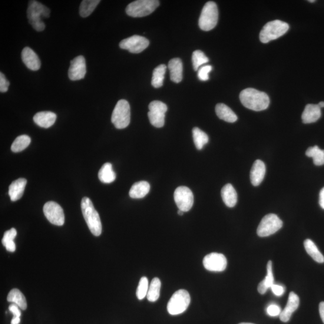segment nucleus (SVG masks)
Returning a JSON list of instances; mask_svg holds the SVG:
<instances>
[{
	"instance_id": "obj_1",
	"label": "nucleus",
	"mask_w": 324,
	"mask_h": 324,
	"mask_svg": "<svg viewBox=\"0 0 324 324\" xmlns=\"http://www.w3.org/2000/svg\"><path fill=\"white\" fill-rule=\"evenodd\" d=\"M240 99L244 107L254 111L265 110L270 105V99L266 92L252 88L241 91Z\"/></svg>"
},
{
	"instance_id": "obj_2",
	"label": "nucleus",
	"mask_w": 324,
	"mask_h": 324,
	"mask_svg": "<svg viewBox=\"0 0 324 324\" xmlns=\"http://www.w3.org/2000/svg\"><path fill=\"white\" fill-rule=\"evenodd\" d=\"M81 206L82 214L89 230L94 236H100L102 231L101 218L93 204L88 198L84 197L81 201Z\"/></svg>"
},
{
	"instance_id": "obj_3",
	"label": "nucleus",
	"mask_w": 324,
	"mask_h": 324,
	"mask_svg": "<svg viewBox=\"0 0 324 324\" xmlns=\"http://www.w3.org/2000/svg\"><path fill=\"white\" fill-rule=\"evenodd\" d=\"M50 10L47 7L37 1L29 2L27 9V18L29 24L38 31H44L45 24L42 19L48 18L50 16Z\"/></svg>"
},
{
	"instance_id": "obj_4",
	"label": "nucleus",
	"mask_w": 324,
	"mask_h": 324,
	"mask_svg": "<svg viewBox=\"0 0 324 324\" xmlns=\"http://www.w3.org/2000/svg\"><path fill=\"white\" fill-rule=\"evenodd\" d=\"M289 26L287 23L275 20L268 22L261 31L260 39L261 42L267 44L281 37L288 31Z\"/></svg>"
},
{
	"instance_id": "obj_5",
	"label": "nucleus",
	"mask_w": 324,
	"mask_h": 324,
	"mask_svg": "<svg viewBox=\"0 0 324 324\" xmlns=\"http://www.w3.org/2000/svg\"><path fill=\"white\" fill-rule=\"evenodd\" d=\"M219 19V11L217 5L213 2H208L202 10L199 19V26L202 30L208 31L216 26Z\"/></svg>"
},
{
	"instance_id": "obj_6",
	"label": "nucleus",
	"mask_w": 324,
	"mask_h": 324,
	"mask_svg": "<svg viewBox=\"0 0 324 324\" xmlns=\"http://www.w3.org/2000/svg\"><path fill=\"white\" fill-rule=\"evenodd\" d=\"M158 6L159 2L157 0H137L130 3L125 12L132 17H144L153 13Z\"/></svg>"
},
{
	"instance_id": "obj_7",
	"label": "nucleus",
	"mask_w": 324,
	"mask_h": 324,
	"mask_svg": "<svg viewBox=\"0 0 324 324\" xmlns=\"http://www.w3.org/2000/svg\"><path fill=\"white\" fill-rule=\"evenodd\" d=\"M189 293L185 289H180L175 292L169 301L167 310L172 315H180L188 308L190 303Z\"/></svg>"
},
{
	"instance_id": "obj_8",
	"label": "nucleus",
	"mask_w": 324,
	"mask_h": 324,
	"mask_svg": "<svg viewBox=\"0 0 324 324\" xmlns=\"http://www.w3.org/2000/svg\"><path fill=\"white\" fill-rule=\"evenodd\" d=\"M111 121L118 129H123L129 125L131 107L127 101L122 99L117 102L112 112Z\"/></svg>"
},
{
	"instance_id": "obj_9",
	"label": "nucleus",
	"mask_w": 324,
	"mask_h": 324,
	"mask_svg": "<svg viewBox=\"0 0 324 324\" xmlns=\"http://www.w3.org/2000/svg\"><path fill=\"white\" fill-rule=\"evenodd\" d=\"M283 226L282 221L274 214H269L263 217L257 229V236L266 237L275 234Z\"/></svg>"
},
{
	"instance_id": "obj_10",
	"label": "nucleus",
	"mask_w": 324,
	"mask_h": 324,
	"mask_svg": "<svg viewBox=\"0 0 324 324\" xmlns=\"http://www.w3.org/2000/svg\"><path fill=\"white\" fill-rule=\"evenodd\" d=\"M148 108L149 112L148 116L150 123L155 127H163L165 121V114L168 110L167 105L160 101H154L151 102Z\"/></svg>"
},
{
	"instance_id": "obj_11",
	"label": "nucleus",
	"mask_w": 324,
	"mask_h": 324,
	"mask_svg": "<svg viewBox=\"0 0 324 324\" xmlns=\"http://www.w3.org/2000/svg\"><path fill=\"white\" fill-rule=\"evenodd\" d=\"M174 200L180 210L187 212L192 208L194 197L189 188L185 186L178 187L175 190Z\"/></svg>"
},
{
	"instance_id": "obj_12",
	"label": "nucleus",
	"mask_w": 324,
	"mask_h": 324,
	"mask_svg": "<svg viewBox=\"0 0 324 324\" xmlns=\"http://www.w3.org/2000/svg\"><path fill=\"white\" fill-rule=\"evenodd\" d=\"M45 216L49 222L57 226L63 225L65 217L62 207L54 201H49L44 207Z\"/></svg>"
},
{
	"instance_id": "obj_13",
	"label": "nucleus",
	"mask_w": 324,
	"mask_h": 324,
	"mask_svg": "<svg viewBox=\"0 0 324 324\" xmlns=\"http://www.w3.org/2000/svg\"><path fill=\"white\" fill-rule=\"evenodd\" d=\"M149 44V41L147 38L143 36L135 35L121 41L120 47L134 54H138L148 48Z\"/></svg>"
},
{
	"instance_id": "obj_14",
	"label": "nucleus",
	"mask_w": 324,
	"mask_h": 324,
	"mask_svg": "<svg viewBox=\"0 0 324 324\" xmlns=\"http://www.w3.org/2000/svg\"><path fill=\"white\" fill-rule=\"evenodd\" d=\"M203 265L210 272H221L226 269L227 260L223 254L211 253L204 257Z\"/></svg>"
},
{
	"instance_id": "obj_15",
	"label": "nucleus",
	"mask_w": 324,
	"mask_h": 324,
	"mask_svg": "<svg viewBox=\"0 0 324 324\" xmlns=\"http://www.w3.org/2000/svg\"><path fill=\"white\" fill-rule=\"evenodd\" d=\"M86 72L85 59L82 55H79L71 62L68 75L72 81H79L84 78Z\"/></svg>"
},
{
	"instance_id": "obj_16",
	"label": "nucleus",
	"mask_w": 324,
	"mask_h": 324,
	"mask_svg": "<svg viewBox=\"0 0 324 324\" xmlns=\"http://www.w3.org/2000/svg\"><path fill=\"white\" fill-rule=\"evenodd\" d=\"M23 62L29 70L37 71L41 67V61L37 54L31 48L26 47L21 53Z\"/></svg>"
},
{
	"instance_id": "obj_17",
	"label": "nucleus",
	"mask_w": 324,
	"mask_h": 324,
	"mask_svg": "<svg viewBox=\"0 0 324 324\" xmlns=\"http://www.w3.org/2000/svg\"><path fill=\"white\" fill-rule=\"evenodd\" d=\"M300 304V299L298 296L294 292L290 293L288 300L285 308L281 312L280 319L283 322H288L293 313L298 309Z\"/></svg>"
},
{
	"instance_id": "obj_18",
	"label": "nucleus",
	"mask_w": 324,
	"mask_h": 324,
	"mask_svg": "<svg viewBox=\"0 0 324 324\" xmlns=\"http://www.w3.org/2000/svg\"><path fill=\"white\" fill-rule=\"evenodd\" d=\"M266 171V165L262 160H256L254 162L250 175L251 183L254 186H259L262 183Z\"/></svg>"
},
{
	"instance_id": "obj_19",
	"label": "nucleus",
	"mask_w": 324,
	"mask_h": 324,
	"mask_svg": "<svg viewBox=\"0 0 324 324\" xmlns=\"http://www.w3.org/2000/svg\"><path fill=\"white\" fill-rule=\"evenodd\" d=\"M321 117V108L318 105L308 104L306 106L302 118L304 123H315Z\"/></svg>"
},
{
	"instance_id": "obj_20",
	"label": "nucleus",
	"mask_w": 324,
	"mask_h": 324,
	"mask_svg": "<svg viewBox=\"0 0 324 324\" xmlns=\"http://www.w3.org/2000/svg\"><path fill=\"white\" fill-rule=\"evenodd\" d=\"M56 120L57 115L54 112L49 111L39 112L33 117V120L36 124L46 128L51 127Z\"/></svg>"
},
{
	"instance_id": "obj_21",
	"label": "nucleus",
	"mask_w": 324,
	"mask_h": 324,
	"mask_svg": "<svg viewBox=\"0 0 324 324\" xmlns=\"http://www.w3.org/2000/svg\"><path fill=\"white\" fill-rule=\"evenodd\" d=\"M26 181L25 178H19L12 182L9 187V195L12 201H16L21 199L26 186Z\"/></svg>"
},
{
	"instance_id": "obj_22",
	"label": "nucleus",
	"mask_w": 324,
	"mask_h": 324,
	"mask_svg": "<svg viewBox=\"0 0 324 324\" xmlns=\"http://www.w3.org/2000/svg\"><path fill=\"white\" fill-rule=\"evenodd\" d=\"M168 69L170 71L172 81L175 83H180L183 79V63L180 58L171 59L168 63Z\"/></svg>"
},
{
	"instance_id": "obj_23",
	"label": "nucleus",
	"mask_w": 324,
	"mask_h": 324,
	"mask_svg": "<svg viewBox=\"0 0 324 324\" xmlns=\"http://www.w3.org/2000/svg\"><path fill=\"white\" fill-rule=\"evenodd\" d=\"M221 198L228 207L233 208L236 206L237 203L238 196L237 191L232 184H227L221 191Z\"/></svg>"
},
{
	"instance_id": "obj_24",
	"label": "nucleus",
	"mask_w": 324,
	"mask_h": 324,
	"mask_svg": "<svg viewBox=\"0 0 324 324\" xmlns=\"http://www.w3.org/2000/svg\"><path fill=\"white\" fill-rule=\"evenodd\" d=\"M150 185L147 181L137 182L132 186L129 191V196L133 199H141L149 193Z\"/></svg>"
},
{
	"instance_id": "obj_25",
	"label": "nucleus",
	"mask_w": 324,
	"mask_h": 324,
	"mask_svg": "<svg viewBox=\"0 0 324 324\" xmlns=\"http://www.w3.org/2000/svg\"><path fill=\"white\" fill-rule=\"evenodd\" d=\"M217 117L228 123H234L237 120L238 117L234 112L227 105L219 104L216 105V109Z\"/></svg>"
},
{
	"instance_id": "obj_26",
	"label": "nucleus",
	"mask_w": 324,
	"mask_h": 324,
	"mask_svg": "<svg viewBox=\"0 0 324 324\" xmlns=\"http://www.w3.org/2000/svg\"><path fill=\"white\" fill-rule=\"evenodd\" d=\"M99 180L105 184L111 183L116 178V174L114 173L112 165L110 163H106L99 172Z\"/></svg>"
},
{
	"instance_id": "obj_27",
	"label": "nucleus",
	"mask_w": 324,
	"mask_h": 324,
	"mask_svg": "<svg viewBox=\"0 0 324 324\" xmlns=\"http://www.w3.org/2000/svg\"><path fill=\"white\" fill-rule=\"evenodd\" d=\"M8 302L17 305L20 309L22 310H26L27 308V303L25 297L20 290L18 289H13L8 294Z\"/></svg>"
},
{
	"instance_id": "obj_28",
	"label": "nucleus",
	"mask_w": 324,
	"mask_h": 324,
	"mask_svg": "<svg viewBox=\"0 0 324 324\" xmlns=\"http://www.w3.org/2000/svg\"><path fill=\"white\" fill-rule=\"evenodd\" d=\"M304 246L307 253L312 257L313 260L318 263H324V256L320 252L316 244L311 240L307 239L304 242Z\"/></svg>"
},
{
	"instance_id": "obj_29",
	"label": "nucleus",
	"mask_w": 324,
	"mask_h": 324,
	"mask_svg": "<svg viewBox=\"0 0 324 324\" xmlns=\"http://www.w3.org/2000/svg\"><path fill=\"white\" fill-rule=\"evenodd\" d=\"M16 236H17V231L15 228H12V229L5 232L2 239V243L8 252H15L16 244L14 242V239Z\"/></svg>"
},
{
	"instance_id": "obj_30",
	"label": "nucleus",
	"mask_w": 324,
	"mask_h": 324,
	"mask_svg": "<svg viewBox=\"0 0 324 324\" xmlns=\"http://www.w3.org/2000/svg\"><path fill=\"white\" fill-rule=\"evenodd\" d=\"M167 66L160 64L154 69L152 77L151 84L156 88H160L163 85Z\"/></svg>"
},
{
	"instance_id": "obj_31",
	"label": "nucleus",
	"mask_w": 324,
	"mask_h": 324,
	"mask_svg": "<svg viewBox=\"0 0 324 324\" xmlns=\"http://www.w3.org/2000/svg\"><path fill=\"white\" fill-rule=\"evenodd\" d=\"M161 282L157 277L152 280L147 293V299L150 302H155L159 298Z\"/></svg>"
},
{
	"instance_id": "obj_32",
	"label": "nucleus",
	"mask_w": 324,
	"mask_h": 324,
	"mask_svg": "<svg viewBox=\"0 0 324 324\" xmlns=\"http://www.w3.org/2000/svg\"><path fill=\"white\" fill-rule=\"evenodd\" d=\"M100 0H84L79 7V14L82 18L90 16L100 3Z\"/></svg>"
},
{
	"instance_id": "obj_33",
	"label": "nucleus",
	"mask_w": 324,
	"mask_h": 324,
	"mask_svg": "<svg viewBox=\"0 0 324 324\" xmlns=\"http://www.w3.org/2000/svg\"><path fill=\"white\" fill-rule=\"evenodd\" d=\"M194 144L198 150L203 149L205 145L209 141V138L204 132L198 127H194L192 131Z\"/></svg>"
},
{
	"instance_id": "obj_34",
	"label": "nucleus",
	"mask_w": 324,
	"mask_h": 324,
	"mask_svg": "<svg viewBox=\"0 0 324 324\" xmlns=\"http://www.w3.org/2000/svg\"><path fill=\"white\" fill-rule=\"evenodd\" d=\"M307 157H312L313 163L316 166H321L324 165V150H320L318 146L311 147L306 152Z\"/></svg>"
},
{
	"instance_id": "obj_35",
	"label": "nucleus",
	"mask_w": 324,
	"mask_h": 324,
	"mask_svg": "<svg viewBox=\"0 0 324 324\" xmlns=\"http://www.w3.org/2000/svg\"><path fill=\"white\" fill-rule=\"evenodd\" d=\"M30 143L31 138L27 135H21V136L16 138L14 142H13L11 150L15 153H18V152L24 150L25 148L28 147Z\"/></svg>"
},
{
	"instance_id": "obj_36",
	"label": "nucleus",
	"mask_w": 324,
	"mask_h": 324,
	"mask_svg": "<svg viewBox=\"0 0 324 324\" xmlns=\"http://www.w3.org/2000/svg\"><path fill=\"white\" fill-rule=\"evenodd\" d=\"M209 61L206 55L203 51L197 50L193 52L192 54V63L194 70H199L202 65L207 63Z\"/></svg>"
},
{
	"instance_id": "obj_37",
	"label": "nucleus",
	"mask_w": 324,
	"mask_h": 324,
	"mask_svg": "<svg viewBox=\"0 0 324 324\" xmlns=\"http://www.w3.org/2000/svg\"><path fill=\"white\" fill-rule=\"evenodd\" d=\"M149 285L148 280L146 277H143L139 283L137 290V296L140 300H143L147 296Z\"/></svg>"
},
{
	"instance_id": "obj_38",
	"label": "nucleus",
	"mask_w": 324,
	"mask_h": 324,
	"mask_svg": "<svg viewBox=\"0 0 324 324\" xmlns=\"http://www.w3.org/2000/svg\"><path fill=\"white\" fill-rule=\"evenodd\" d=\"M213 67L210 65L204 66L198 70V77L201 81H206L209 79V73L212 71Z\"/></svg>"
},
{
	"instance_id": "obj_39",
	"label": "nucleus",
	"mask_w": 324,
	"mask_h": 324,
	"mask_svg": "<svg viewBox=\"0 0 324 324\" xmlns=\"http://www.w3.org/2000/svg\"><path fill=\"white\" fill-rule=\"evenodd\" d=\"M264 282L269 288L273 285L274 283V276L272 270V261H269L267 264V275L264 279Z\"/></svg>"
},
{
	"instance_id": "obj_40",
	"label": "nucleus",
	"mask_w": 324,
	"mask_h": 324,
	"mask_svg": "<svg viewBox=\"0 0 324 324\" xmlns=\"http://www.w3.org/2000/svg\"><path fill=\"white\" fill-rule=\"evenodd\" d=\"M267 312L268 315L270 316H277L280 315L281 309L279 306L275 305V304H272L267 307Z\"/></svg>"
},
{
	"instance_id": "obj_41",
	"label": "nucleus",
	"mask_w": 324,
	"mask_h": 324,
	"mask_svg": "<svg viewBox=\"0 0 324 324\" xmlns=\"http://www.w3.org/2000/svg\"><path fill=\"white\" fill-rule=\"evenodd\" d=\"M9 85V82L7 80L5 75L2 72L0 73V91L1 92L8 91Z\"/></svg>"
},
{
	"instance_id": "obj_42",
	"label": "nucleus",
	"mask_w": 324,
	"mask_h": 324,
	"mask_svg": "<svg viewBox=\"0 0 324 324\" xmlns=\"http://www.w3.org/2000/svg\"><path fill=\"white\" fill-rule=\"evenodd\" d=\"M9 309L13 315V318L21 319V312L20 311L19 307L17 305L12 303V305L9 306Z\"/></svg>"
},
{
	"instance_id": "obj_43",
	"label": "nucleus",
	"mask_w": 324,
	"mask_h": 324,
	"mask_svg": "<svg viewBox=\"0 0 324 324\" xmlns=\"http://www.w3.org/2000/svg\"><path fill=\"white\" fill-rule=\"evenodd\" d=\"M270 288L272 289L274 295L276 296H282L285 293V287L281 285H276V284H273Z\"/></svg>"
},
{
	"instance_id": "obj_44",
	"label": "nucleus",
	"mask_w": 324,
	"mask_h": 324,
	"mask_svg": "<svg viewBox=\"0 0 324 324\" xmlns=\"http://www.w3.org/2000/svg\"><path fill=\"white\" fill-rule=\"evenodd\" d=\"M268 289L269 287L267 286L264 280L260 283L258 286H257V290L261 294H266Z\"/></svg>"
},
{
	"instance_id": "obj_45",
	"label": "nucleus",
	"mask_w": 324,
	"mask_h": 324,
	"mask_svg": "<svg viewBox=\"0 0 324 324\" xmlns=\"http://www.w3.org/2000/svg\"><path fill=\"white\" fill-rule=\"evenodd\" d=\"M319 203L320 207L324 210V187L320 191Z\"/></svg>"
},
{
	"instance_id": "obj_46",
	"label": "nucleus",
	"mask_w": 324,
	"mask_h": 324,
	"mask_svg": "<svg viewBox=\"0 0 324 324\" xmlns=\"http://www.w3.org/2000/svg\"><path fill=\"white\" fill-rule=\"evenodd\" d=\"M319 310L320 318H321L324 323V302H321L319 304Z\"/></svg>"
},
{
	"instance_id": "obj_47",
	"label": "nucleus",
	"mask_w": 324,
	"mask_h": 324,
	"mask_svg": "<svg viewBox=\"0 0 324 324\" xmlns=\"http://www.w3.org/2000/svg\"><path fill=\"white\" fill-rule=\"evenodd\" d=\"M318 105L320 108H324V102H320Z\"/></svg>"
},
{
	"instance_id": "obj_48",
	"label": "nucleus",
	"mask_w": 324,
	"mask_h": 324,
	"mask_svg": "<svg viewBox=\"0 0 324 324\" xmlns=\"http://www.w3.org/2000/svg\"><path fill=\"white\" fill-rule=\"evenodd\" d=\"M183 213H184V212H183V211H181V210H180L178 211V214H179L180 216H183Z\"/></svg>"
},
{
	"instance_id": "obj_49",
	"label": "nucleus",
	"mask_w": 324,
	"mask_h": 324,
	"mask_svg": "<svg viewBox=\"0 0 324 324\" xmlns=\"http://www.w3.org/2000/svg\"><path fill=\"white\" fill-rule=\"evenodd\" d=\"M308 2H310V3H314V2H315V0H310V1H308Z\"/></svg>"
},
{
	"instance_id": "obj_50",
	"label": "nucleus",
	"mask_w": 324,
	"mask_h": 324,
	"mask_svg": "<svg viewBox=\"0 0 324 324\" xmlns=\"http://www.w3.org/2000/svg\"><path fill=\"white\" fill-rule=\"evenodd\" d=\"M239 324H253V323H240Z\"/></svg>"
}]
</instances>
